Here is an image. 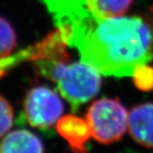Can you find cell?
I'll return each instance as SVG.
<instances>
[{"instance_id":"cell-11","label":"cell","mask_w":153,"mask_h":153,"mask_svg":"<svg viewBox=\"0 0 153 153\" xmlns=\"http://www.w3.org/2000/svg\"><path fill=\"white\" fill-rule=\"evenodd\" d=\"M134 84L139 91H153V67L149 64L141 65L135 69L133 75Z\"/></svg>"},{"instance_id":"cell-12","label":"cell","mask_w":153,"mask_h":153,"mask_svg":"<svg viewBox=\"0 0 153 153\" xmlns=\"http://www.w3.org/2000/svg\"><path fill=\"white\" fill-rule=\"evenodd\" d=\"M13 125V109L4 97L0 96V137H4Z\"/></svg>"},{"instance_id":"cell-5","label":"cell","mask_w":153,"mask_h":153,"mask_svg":"<svg viewBox=\"0 0 153 153\" xmlns=\"http://www.w3.org/2000/svg\"><path fill=\"white\" fill-rule=\"evenodd\" d=\"M56 130L74 153H86V143L92 137L87 120L73 114L65 115L56 123Z\"/></svg>"},{"instance_id":"cell-10","label":"cell","mask_w":153,"mask_h":153,"mask_svg":"<svg viewBox=\"0 0 153 153\" xmlns=\"http://www.w3.org/2000/svg\"><path fill=\"white\" fill-rule=\"evenodd\" d=\"M35 57V50L33 45L21 50L10 56L0 59V78L5 76L10 69L25 61H33Z\"/></svg>"},{"instance_id":"cell-1","label":"cell","mask_w":153,"mask_h":153,"mask_svg":"<svg viewBox=\"0 0 153 153\" xmlns=\"http://www.w3.org/2000/svg\"><path fill=\"white\" fill-rule=\"evenodd\" d=\"M62 39L102 75L132 76L153 61V16L103 18L87 0H42Z\"/></svg>"},{"instance_id":"cell-4","label":"cell","mask_w":153,"mask_h":153,"mask_svg":"<svg viewBox=\"0 0 153 153\" xmlns=\"http://www.w3.org/2000/svg\"><path fill=\"white\" fill-rule=\"evenodd\" d=\"M24 115L28 124L40 129H48L56 125L64 112L58 94L46 86L30 89L23 102Z\"/></svg>"},{"instance_id":"cell-7","label":"cell","mask_w":153,"mask_h":153,"mask_svg":"<svg viewBox=\"0 0 153 153\" xmlns=\"http://www.w3.org/2000/svg\"><path fill=\"white\" fill-rule=\"evenodd\" d=\"M42 141L25 129L14 130L0 142V153H43Z\"/></svg>"},{"instance_id":"cell-8","label":"cell","mask_w":153,"mask_h":153,"mask_svg":"<svg viewBox=\"0 0 153 153\" xmlns=\"http://www.w3.org/2000/svg\"><path fill=\"white\" fill-rule=\"evenodd\" d=\"M92 11L103 18L124 16L133 4V0H87Z\"/></svg>"},{"instance_id":"cell-3","label":"cell","mask_w":153,"mask_h":153,"mask_svg":"<svg viewBox=\"0 0 153 153\" xmlns=\"http://www.w3.org/2000/svg\"><path fill=\"white\" fill-rule=\"evenodd\" d=\"M92 137L102 144L121 139L128 127V113L118 99L102 98L95 101L86 113Z\"/></svg>"},{"instance_id":"cell-6","label":"cell","mask_w":153,"mask_h":153,"mask_svg":"<svg viewBox=\"0 0 153 153\" xmlns=\"http://www.w3.org/2000/svg\"><path fill=\"white\" fill-rule=\"evenodd\" d=\"M131 137L145 148H153V102L139 104L128 114Z\"/></svg>"},{"instance_id":"cell-2","label":"cell","mask_w":153,"mask_h":153,"mask_svg":"<svg viewBox=\"0 0 153 153\" xmlns=\"http://www.w3.org/2000/svg\"><path fill=\"white\" fill-rule=\"evenodd\" d=\"M68 59H39L33 61V67L38 75L56 84L60 94L70 103L72 110L76 111L99 92L102 74L82 61L69 63Z\"/></svg>"},{"instance_id":"cell-9","label":"cell","mask_w":153,"mask_h":153,"mask_svg":"<svg viewBox=\"0 0 153 153\" xmlns=\"http://www.w3.org/2000/svg\"><path fill=\"white\" fill-rule=\"evenodd\" d=\"M17 45L16 32L7 20L0 17V59L12 54Z\"/></svg>"}]
</instances>
